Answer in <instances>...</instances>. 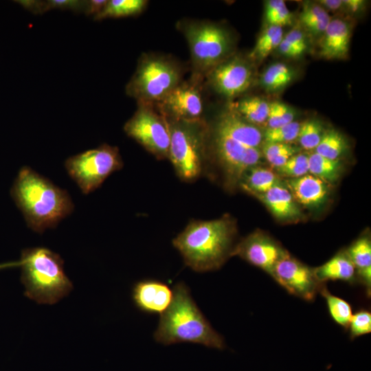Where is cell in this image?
<instances>
[{"mask_svg": "<svg viewBox=\"0 0 371 371\" xmlns=\"http://www.w3.org/2000/svg\"><path fill=\"white\" fill-rule=\"evenodd\" d=\"M154 337L164 345L189 342L221 350L225 346L223 337L212 327L183 282L175 286L172 302L161 315Z\"/></svg>", "mask_w": 371, "mask_h": 371, "instance_id": "3957f363", "label": "cell"}, {"mask_svg": "<svg viewBox=\"0 0 371 371\" xmlns=\"http://www.w3.org/2000/svg\"><path fill=\"white\" fill-rule=\"evenodd\" d=\"M324 131L321 122L317 119H309L300 124L297 140L305 150H313L319 143Z\"/></svg>", "mask_w": 371, "mask_h": 371, "instance_id": "1f68e13d", "label": "cell"}, {"mask_svg": "<svg viewBox=\"0 0 371 371\" xmlns=\"http://www.w3.org/2000/svg\"><path fill=\"white\" fill-rule=\"evenodd\" d=\"M229 108L248 122L258 126L267 122L269 102L260 97H248L230 104Z\"/></svg>", "mask_w": 371, "mask_h": 371, "instance_id": "603a6c76", "label": "cell"}, {"mask_svg": "<svg viewBox=\"0 0 371 371\" xmlns=\"http://www.w3.org/2000/svg\"><path fill=\"white\" fill-rule=\"evenodd\" d=\"M10 195L27 226L39 234L55 227L74 207L66 190L27 166L19 170Z\"/></svg>", "mask_w": 371, "mask_h": 371, "instance_id": "6da1fadb", "label": "cell"}, {"mask_svg": "<svg viewBox=\"0 0 371 371\" xmlns=\"http://www.w3.org/2000/svg\"><path fill=\"white\" fill-rule=\"evenodd\" d=\"M283 38L282 28L276 25H269L258 37L256 43L249 54L253 60L265 59L273 50L277 48Z\"/></svg>", "mask_w": 371, "mask_h": 371, "instance_id": "f1b7e54d", "label": "cell"}, {"mask_svg": "<svg viewBox=\"0 0 371 371\" xmlns=\"http://www.w3.org/2000/svg\"><path fill=\"white\" fill-rule=\"evenodd\" d=\"M286 252L269 236L256 232L235 245L232 256H238L271 276L276 263Z\"/></svg>", "mask_w": 371, "mask_h": 371, "instance_id": "5bb4252c", "label": "cell"}, {"mask_svg": "<svg viewBox=\"0 0 371 371\" xmlns=\"http://www.w3.org/2000/svg\"><path fill=\"white\" fill-rule=\"evenodd\" d=\"M178 25L188 42L196 76L207 74L231 56L233 41L223 26L203 21H183Z\"/></svg>", "mask_w": 371, "mask_h": 371, "instance_id": "52a82bcc", "label": "cell"}, {"mask_svg": "<svg viewBox=\"0 0 371 371\" xmlns=\"http://www.w3.org/2000/svg\"><path fill=\"white\" fill-rule=\"evenodd\" d=\"M313 269L320 283L339 280L352 284L357 281L355 267L346 251H339L326 262Z\"/></svg>", "mask_w": 371, "mask_h": 371, "instance_id": "ffe728a7", "label": "cell"}, {"mask_svg": "<svg viewBox=\"0 0 371 371\" xmlns=\"http://www.w3.org/2000/svg\"><path fill=\"white\" fill-rule=\"evenodd\" d=\"M344 8L352 13H357L364 8L365 1L362 0H342Z\"/></svg>", "mask_w": 371, "mask_h": 371, "instance_id": "b9f144b4", "label": "cell"}, {"mask_svg": "<svg viewBox=\"0 0 371 371\" xmlns=\"http://www.w3.org/2000/svg\"><path fill=\"white\" fill-rule=\"evenodd\" d=\"M341 169L339 159H330L315 152L308 155V173L328 184L338 180Z\"/></svg>", "mask_w": 371, "mask_h": 371, "instance_id": "d4e9b609", "label": "cell"}, {"mask_svg": "<svg viewBox=\"0 0 371 371\" xmlns=\"http://www.w3.org/2000/svg\"><path fill=\"white\" fill-rule=\"evenodd\" d=\"M271 276L288 293L308 302L315 300L324 284L317 280L313 269L287 251L276 263Z\"/></svg>", "mask_w": 371, "mask_h": 371, "instance_id": "8fae6325", "label": "cell"}, {"mask_svg": "<svg viewBox=\"0 0 371 371\" xmlns=\"http://www.w3.org/2000/svg\"><path fill=\"white\" fill-rule=\"evenodd\" d=\"M277 48L282 55L286 57L296 58L303 54L301 51L284 41L283 38Z\"/></svg>", "mask_w": 371, "mask_h": 371, "instance_id": "ab89813d", "label": "cell"}, {"mask_svg": "<svg viewBox=\"0 0 371 371\" xmlns=\"http://www.w3.org/2000/svg\"><path fill=\"white\" fill-rule=\"evenodd\" d=\"M210 87L228 99L234 98L251 85L254 73L251 63L240 56H230L207 74Z\"/></svg>", "mask_w": 371, "mask_h": 371, "instance_id": "7c38bea8", "label": "cell"}, {"mask_svg": "<svg viewBox=\"0 0 371 371\" xmlns=\"http://www.w3.org/2000/svg\"><path fill=\"white\" fill-rule=\"evenodd\" d=\"M182 69L172 58L144 54L126 86L128 95L139 102L157 104L182 81Z\"/></svg>", "mask_w": 371, "mask_h": 371, "instance_id": "8992f818", "label": "cell"}, {"mask_svg": "<svg viewBox=\"0 0 371 371\" xmlns=\"http://www.w3.org/2000/svg\"><path fill=\"white\" fill-rule=\"evenodd\" d=\"M300 124L297 122L273 128H267L263 134L264 142L290 144L297 138Z\"/></svg>", "mask_w": 371, "mask_h": 371, "instance_id": "d6a6232c", "label": "cell"}, {"mask_svg": "<svg viewBox=\"0 0 371 371\" xmlns=\"http://www.w3.org/2000/svg\"><path fill=\"white\" fill-rule=\"evenodd\" d=\"M283 39L304 53L307 47L306 40L304 33L298 28L292 29Z\"/></svg>", "mask_w": 371, "mask_h": 371, "instance_id": "f35d334b", "label": "cell"}, {"mask_svg": "<svg viewBox=\"0 0 371 371\" xmlns=\"http://www.w3.org/2000/svg\"><path fill=\"white\" fill-rule=\"evenodd\" d=\"M210 127L249 148H260L262 144L263 134L259 128L229 107L218 116Z\"/></svg>", "mask_w": 371, "mask_h": 371, "instance_id": "9a60e30c", "label": "cell"}, {"mask_svg": "<svg viewBox=\"0 0 371 371\" xmlns=\"http://www.w3.org/2000/svg\"><path fill=\"white\" fill-rule=\"evenodd\" d=\"M351 30L340 19L330 20L320 41V54L327 59H343L348 56Z\"/></svg>", "mask_w": 371, "mask_h": 371, "instance_id": "ac0fdd59", "label": "cell"}, {"mask_svg": "<svg viewBox=\"0 0 371 371\" xmlns=\"http://www.w3.org/2000/svg\"><path fill=\"white\" fill-rule=\"evenodd\" d=\"M319 4L324 9L327 8L332 11H337L344 8L342 0H321Z\"/></svg>", "mask_w": 371, "mask_h": 371, "instance_id": "7bdbcfd3", "label": "cell"}, {"mask_svg": "<svg viewBox=\"0 0 371 371\" xmlns=\"http://www.w3.org/2000/svg\"><path fill=\"white\" fill-rule=\"evenodd\" d=\"M124 131L158 159L168 158L170 143L169 123L155 104L139 102Z\"/></svg>", "mask_w": 371, "mask_h": 371, "instance_id": "9c48e42d", "label": "cell"}, {"mask_svg": "<svg viewBox=\"0 0 371 371\" xmlns=\"http://www.w3.org/2000/svg\"><path fill=\"white\" fill-rule=\"evenodd\" d=\"M270 25L281 27L291 23V13L288 10L286 5L275 11L267 16H265Z\"/></svg>", "mask_w": 371, "mask_h": 371, "instance_id": "74e56055", "label": "cell"}, {"mask_svg": "<svg viewBox=\"0 0 371 371\" xmlns=\"http://www.w3.org/2000/svg\"><path fill=\"white\" fill-rule=\"evenodd\" d=\"M236 234V224L229 216L193 220L172 240V245L192 270L210 271L221 268L232 256Z\"/></svg>", "mask_w": 371, "mask_h": 371, "instance_id": "7a4b0ae2", "label": "cell"}, {"mask_svg": "<svg viewBox=\"0 0 371 371\" xmlns=\"http://www.w3.org/2000/svg\"><path fill=\"white\" fill-rule=\"evenodd\" d=\"M280 184H282L280 177L275 172L256 166L245 173L239 186L251 195L265 193Z\"/></svg>", "mask_w": 371, "mask_h": 371, "instance_id": "7402d4cb", "label": "cell"}, {"mask_svg": "<svg viewBox=\"0 0 371 371\" xmlns=\"http://www.w3.org/2000/svg\"><path fill=\"white\" fill-rule=\"evenodd\" d=\"M352 262L357 280L366 289L367 295L371 292V241L368 236H361L345 250Z\"/></svg>", "mask_w": 371, "mask_h": 371, "instance_id": "44dd1931", "label": "cell"}, {"mask_svg": "<svg viewBox=\"0 0 371 371\" xmlns=\"http://www.w3.org/2000/svg\"><path fill=\"white\" fill-rule=\"evenodd\" d=\"M347 144L344 136L333 128L324 130L315 153L330 159H339L346 152Z\"/></svg>", "mask_w": 371, "mask_h": 371, "instance_id": "f546056e", "label": "cell"}, {"mask_svg": "<svg viewBox=\"0 0 371 371\" xmlns=\"http://www.w3.org/2000/svg\"><path fill=\"white\" fill-rule=\"evenodd\" d=\"M294 110L284 103L274 101L269 102L267 120V128H276L294 121Z\"/></svg>", "mask_w": 371, "mask_h": 371, "instance_id": "e575fe53", "label": "cell"}, {"mask_svg": "<svg viewBox=\"0 0 371 371\" xmlns=\"http://www.w3.org/2000/svg\"><path fill=\"white\" fill-rule=\"evenodd\" d=\"M155 104L168 120L202 119L203 102L196 82H181Z\"/></svg>", "mask_w": 371, "mask_h": 371, "instance_id": "4fadbf2b", "label": "cell"}, {"mask_svg": "<svg viewBox=\"0 0 371 371\" xmlns=\"http://www.w3.org/2000/svg\"><path fill=\"white\" fill-rule=\"evenodd\" d=\"M285 183L295 201L306 207H320L329 196L328 183L311 174L288 179Z\"/></svg>", "mask_w": 371, "mask_h": 371, "instance_id": "e0dca14e", "label": "cell"}, {"mask_svg": "<svg viewBox=\"0 0 371 371\" xmlns=\"http://www.w3.org/2000/svg\"><path fill=\"white\" fill-rule=\"evenodd\" d=\"M351 339L371 333V313L361 309L352 314L348 328Z\"/></svg>", "mask_w": 371, "mask_h": 371, "instance_id": "d590c367", "label": "cell"}, {"mask_svg": "<svg viewBox=\"0 0 371 371\" xmlns=\"http://www.w3.org/2000/svg\"><path fill=\"white\" fill-rule=\"evenodd\" d=\"M106 3L107 0L88 1L85 14L93 18L102 10Z\"/></svg>", "mask_w": 371, "mask_h": 371, "instance_id": "60d3db41", "label": "cell"}, {"mask_svg": "<svg viewBox=\"0 0 371 371\" xmlns=\"http://www.w3.org/2000/svg\"><path fill=\"white\" fill-rule=\"evenodd\" d=\"M133 300L142 311L149 314H163L170 305L173 291L164 282L144 280L137 282L133 289Z\"/></svg>", "mask_w": 371, "mask_h": 371, "instance_id": "2e32d148", "label": "cell"}, {"mask_svg": "<svg viewBox=\"0 0 371 371\" xmlns=\"http://www.w3.org/2000/svg\"><path fill=\"white\" fill-rule=\"evenodd\" d=\"M19 3L32 13L43 14L50 10H71L85 14L88 1L79 0H47L18 1Z\"/></svg>", "mask_w": 371, "mask_h": 371, "instance_id": "4316f807", "label": "cell"}, {"mask_svg": "<svg viewBox=\"0 0 371 371\" xmlns=\"http://www.w3.org/2000/svg\"><path fill=\"white\" fill-rule=\"evenodd\" d=\"M300 20L305 29L314 35L323 34L330 18L319 3H306L300 15Z\"/></svg>", "mask_w": 371, "mask_h": 371, "instance_id": "83f0119b", "label": "cell"}, {"mask_svg": "<svg viewBox=\"0 0 371 371\" xmlns=\"http://www.w3.org/2000/svg\"><path fill=\"white\" fill-rule=\"evenodd\" d=\"M261 152L267 160L282 155L292 156L299 153L300 149L291 145L284 143L264 142L261 146Z\"/></svg>", "mask_w": 371, "mask_h": 371, "instance_id": "8d00e7d4", "label": "cell"}, {"mask_svg": "<svg viewBox=\"0 0 371 371\" xmlns=\"http://www.w3.org/2000/svg\"><path fill=\"white\" fill-rule=\"evenodd\" d=\"M63 264L61 257L47 248L23 249L20 266L25 295L47 304H54L67 296L73 284L64 271Z\"/></svg>", "mask_w": 371, "mask_h": 371, "instance_id": "277c9868", "label": "cell"}, {"mask_svg": "<svg viewBox=\"0 0 371 371\" xmlns=\"http://www.w3.org/2000/svg\"><path fill=\"white\" fill-rule=\"evenodd\" d=\"M284 5L286 4L282 0H270L267 1L265 4V16L272 14Z\"/></svg>", "mask_w": 371, "mask_h": 371, "instance_id": "ee69618b", "label": "cell"}, {"mask_svg": "<svg viewBox=\"0 0 371 371\" xmlns=\"http://www.w3.org/2000/svg\"><path fill=\"white\" fill-rule=\"evenodd\" d=\"M122 166L118 148L108 144L70 157L65 162L68 175L85 194L96 190L111 173Z\"/></svg>", "mask_w": 371, "mask_h": 371, "instance_id": "ba28073f", "label": "cell"}, {"mask_svg": "<svg viewBox=\"0 0 371 371\" xmlns=\"http://www.w3.org/2000/svg\"><path fill=\"white\" fill-rule=\"evenodd\" d=\"M148 3L145 0H110L102 10L93 17L95 20L135 16L140 14Z\"/></svg>", "mask_w": 371, "mask_h": 371, "instance_id": "484cf974", "label": "cell"}, {"mask_svg": "<svg viewBox=\"0 0 371 371\" xmlns=\"http://www.w3.org/2000/svg\"><path fill=\"white\" fill-rule=\"evenodd\" d=\"M293 69L282 63H276L269 66L261 74L260 85L268 92L282 90L295 78Z\"/></svg>", "mask_w": 371, "mask_h": 371, "instance_id": "cb8c5ba5", "label": "cell"}, {"mask_svg": "<svg viewBox=\"0 0 371 371\" xmlns=\"http://www.w3.org/2000/svg\"><path fill=\"white\" fill-rule=\"evenodd\" d=\"M212 153L224 173L226 186L239 185L245 173L258 166L260 148H249L209 126L208 155Z\"/></svg>", "mask_w": 371, "mask_h": 371, "instance_id": "30bf717a", "label": "cell"}, {"mask_svg": "<svg viewBox=\"0 0 371 371\" xmlns=\"http://www.w3.org/2000/svg\"><path fill=\"white\" fill-rule=\"evenodd\" d=\"M168 121L170 132L168 159L180 179L192 182L201 175L209 156V126L203 119Z\"/></svg>", "mask_w": 371, "mask_h": 371, "instance_id": "5b68a950", "label": "cell"}, {"mask_svg": "<svg viewBox=\"0 0 371 371\" xmlns=\"http://www.w3.org/2000/svg\"><path fill=\"white\" fill-rule=\"evenodd\" d=\"M257 197L278 219L292 221L301 217L300 208L287 188L283 184L274 186L262 194H251Z\"/></svg>", "mask_w": 371, "mask_h": 371, "instance_id": "d6986e66", "label": "cell"}, {"mask_svg": "<svg viewBox=\"0 0 371 371\" xmlns=\"http://www.w3.org/2000/svg\"><path fill=\"white\" fill-rule=\"evenodd\" d=\"M319 293L326 300L329 314L333 321L338 325L348 328L353 314L350 304L329 292L325 284L322 286Z\"/></svg>", "mask_w": 371, "mask_h": 371, "instance_id": "4dcf8cb0", "label": "cell"}, {"mask_svg": "<svg viewBox=\"0 0 371 371\" xmlns=\"http://www.w3.org/2000/svg\"><path fill=\"white\" fill-rule=\"evenodd\" d=\"M276 170L279 175L289 179L304 176L308 173V155L300 153L295 154Z\"/></svg>", "mask_w": 371, "mask_h": 371, "instance_id": "836d02e7", "label": "cell"}]
</instances>
